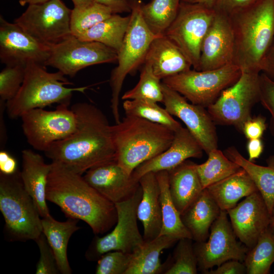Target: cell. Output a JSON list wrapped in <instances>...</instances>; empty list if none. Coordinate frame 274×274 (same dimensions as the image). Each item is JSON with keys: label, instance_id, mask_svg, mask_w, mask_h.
Instances as JSON below:
<instances>
[{"label": "cell", "instance_id": "5bb4252c", "mask_svg": "<svg viewBox=\"0 0 274 274\" xmlns=\"http://www.w3.org/2000/svg\"><path fill=\"white\" fill-rule=\"evenodd\" d=\"M118 53L113 49L99 42L86 41L72 35L51 47L45 66L58 70L65 76L74 77L86 67L117 61Z\"/></svg>", "mask_w": 274, "mask_h": 274}, {"label": "cell", "instance_id": "b9f144b4", "mask_svg": "<svg viewBox=\"0 0 274 274\" xmlns=\"http://www.w3.org/2000/svg\"><path fill=\"white\" fill-rule=\"evenodd\" d=\"M36 241L40 251L36 274H57L60 273L52 249L45 235L42 233Z\"/></svg>", "mask_w": 274, "mask_h": 274}, {"label": "cell", "instance_id": "60d3db41", "mask_svg": "<svg viewBox=\"0 0 274 274\" xmlns=\"http://www.w3.org/2000/svg\"><path fill=\"white\" fill-rule=\"evenodd\" d=\"M132 254L112 251L102 255L96 267V274H125Z\"/></svg>", "mask_w": 274, "mask_h": 274}, {"label": "cell", "instance_id": "d4e9b609", "mask_svg": "<svg viewBox=\"0 0 274 274\" xmlns=\"http://www.w3.org/2000/svg\"><path fill=\"white\" fill-rule=\"evenodd\" d=\"M167 172L170 196L181 214L203 189L196 170V163L186 160Z\"/></svg>", "mask_w": 274, "mask_h": 274}, {"label": "cell", "instance_id": "2e32d148", "mask_svg": "<svg viewBox=\"0 0 274 274\" xmlns=\"http://www.w3.org/2000/svg\"><path fill=\"white\" fill-rule=\"evenodd\" d=\"M163 103L173 116L179 118L207 154L218 148L216 124L206 108L190 103L181 94L162 82Z\"/></svg>", "mask_w": 274, "mask_h": 274}, {"label": "cell", "instance_id": "ab89813d", "mask_svg": "<svg viewBox=\"0 0 274 274\" xmlns=\"http://www.w3.org/2000/svg\"><path fill=\"white\" fill-rule=\"evenodd\" d=\"M26 66L6 65L0 73V97L5 102L17 94L24 79Z\"/></svg>", "mask_w": 274, "mask_h": 274}, {"label": "cell", "instance_id": "484cf974", "mask_svg": "<svg viewBox=\"0 0 274 274\" xmlns=\"http://www.w3.org/2000/svg\"><path fill=\"white\" fill-rule=\"evenodd\" d=\"M221 210L207 190L203 189L198 196L181 214L182 221L190 232L192 240L206 241L211 226Z\"/></svg>", "mask_w": 274, "mask_h": 274}, {"label": "cell", "instance_id": "7bdbcfd3", "mask_svg": "<svg viewBox=\"0 0 274 274\" xmlns=\"http://www.w3.org/2000/svg\"><path fill=\"white\" fill-rule=\"evenodd\" d=\"M260 102L270 115L269 130L274 137V81L263 73L260 74Z\"/></svg>", "mask_w": 274, "mask_h": 274}, {"label": "cell", "instance_id": "83f0119b", "mask_svg": "<svg viewBox=\"0 0 274 274\" xmlns=\"http://www.w3.org/2000/svg\"><path fill=\"white\" fill-rule=\"evenodd\" d=\"M78 221V219L69 218L66 221L60 222L51 215L42 218L43 233L53 251L59 270L62 274L72 273L67 249L70 237L80 229L77 225Z\"/></svg>", "mask_w": 274, "mask_h": 274}, {"label": "cell", "instance_id": "603a6c76", "mask_svg": "<svg viewBox=\"0 0 274 274\" xmlns=\"http://www.w3.org/2000/svg\"><path fill=\"white\" fill-rule=\"evenodd\" d=\"M143 194L138 205L137 216L144 228L145 242L160 235L162 225L160 190L156 173L149 172L139 179Z\"/></svg>", "mask_w": 274, "mask_h": 274}, {"label": "cell", "instance_id": "4316f807", "mask_svg": "<svg viewBox=\"0 0 274 274\" xmlns=\"http://www.w3.org/2000/svg\"><path fill=\"white\" fill-rule=\"evenodd\" d=\"M206 189L220 210L226 211L235 207L241 199L258 191L243 168Z\"/></svg>", "mask_w": 274, "mask_h": 274}, {"label": "cell", "instance_id": "ffe728a7", "mask_svg": "<svg viewBox=\"0 0 274 274\" xmlns=\"http://www.w3.org/2000/svg\"><path fill=\"white\" fill-rule=\"evenodd\" d=\"M94 189L114 203L126 200L136 192L139 181L112 161L88 170L83 176Z\"/></svg>", "mask_w": 274, "mask_h": 274}, {"label": "cell", "instance_id": "9c48e42d", "mask_svg": "<svg viewBox=\"0 0 274 274\" xmlns=\"http://www.w3.org/2000/svg\"><path fill=\"white\" fill-rule=\"evenodd\" d=\"M260 73L242 71L238 80L207 108L215 124L233 126L242 132L254 106L260 101Z\"/></svg>", "mask_w": 274, "mask_h": 274}, {"label": "cell", "instance_id": "74e56055", "mask_svg": "<svg viewBox=\"0 0 274 274\" xmlns=\"http://www.w3.org/2000/svg\"><path fill=\"white\" fill-rule=\"evenodd\" d=\"M113 14L110 8L96 2L85 7H74L71 15V33L77 37Z\"/></svg>", "mask_w": 274, "mask_h": 274}, {"label": "cell", "instance_id": "c3c4849f", "mask_svg": "<svg viewBox=\"0 0 274 274\" xmlns=\"http://www.w3.org/2000/svg\"><path fill=\"white\" fill-rule=\"evenodd\" d=\"M134 1L132 0H95V2L110 8L113 14L131 12Z\"/></svg>", "mask_w": 274, "mask_h": 274}, {"label": "cell", "instance_id": "8992f818", "mask_svg": "<svg viewBox=\"0 0 274 274\" xmlns=\"http://www.w3.org/2000/svg\"><path fill=\"white\" fill-rule=\"evenodd\" d=\"M0 211L14 241H35L43 233L41 217L19 171L10 175L0 173Z\"/></svg>", "mask_w": 274, "mask_h": 274}, {"label": "cell", "instance_id": "d6a6232c", "mask_svg": "<svg viewBox=\"0 0 274 274\" xmlns=\"http://www.w3.org/2000/svg\"><path fill=\"white\" fill-rule=\"evenodd\" d=\"M182 0H152L142 5L143 19L151 31L163 35L175 19Z\"/></svg>", "mask_w": 274, "mask_h": 274}, {"label": "cell", "instance_id": "d6986e66", "mask_svg": "<svg viewBox=\"0 0 274 274\" xmlns=\"http://www.w3.org/2000/svg\"><path fill=\"white\" fill-rule=\"evenodd\" d=\"M234 51V34L229 16L215 11L201 44L196 71L214 70L232 63Z\"/></svg>", "mask_w": 274, "mask_h": 274}, {"label": "cell", "instance_id": "44dd1931", "mask_svg": "<svg viewBox=\"0 0 274 274\" xmlns=\"http://www.w3.org/2000/svg\"><path fill=\"white\" fill-rule=\"evenodd\" d=\"M202 147L187 128L183 126L175 132L170 146L162 153L139 165L131 175L136 180L149 172L168 171L190 158H201Z\"/></svg>", "mask_w": 274, "mask_h": 274}, {"label": "cell", "instance_id": "52a82bcc", "mask_svg": "<svg viewBox=\"0 0 274 274\" xmlns=\"http://www.w3.org/2000/svg\"><path fill=\"white\" fill-rule=\"evenodd\" d=\"M142 3L134 1L129 24L121 46L118 52V65L112 72L111 109L116 123L120 122L119 96L123 82L144 63L149 47L158 36L148 27L142 16ZM160 36V35H159Z\"/></svg>", "mask_w": 274, "mask_h": 274}, {"label": "cell", "instance_id": "ee69618b", "mask_svg": "<svg viewBox=\"0 0 274 274\" xmlns=\"http://www.w3.org/2000/svg\"><path fill=\"white\" fill-rule=\"evenodd\" d=\"M266 128L265 118L261 115L251 117L244 124L242 133L248 139H259Z\"/></svg>", "mask_w": 274, "mask_h": 274}, {"label": "cell", "instance_id": "8d00e7d4", "mask_svg": "<svg viewBox=\"0 0 274 274\" xmlns=\"http://www.w3.org/2000/svg\"><path fill=\"white\" fill-rule=\"evenodd\" d=\"M154 73L151 65L144 62L137 84L122 96L123 100L139 99L163 102L162 82Z\"/></svg>", "mask_w": 274, "mask_h": 274}, {"label": "cell", "instance_id": "5b68a950", "mask_svg": "<svg viewBox=\"0 0 274 274\" xmlns=\"http://www.w3.org/2000/svg\"><path fill=\"white\" fill-rule=\"evenodd\" d=\"M72 85L58 71L48 72L45 66L30 63L26 65L23 82L15 96L6 102L9 117L20 118L25 113L53 104L70 105L74 92H84L87 87H67Z\"/></svg>", "mask_w": 274, "mask_h": 274}, {"label": "cell", "instance_id": "d590c367", "mask_svg": "<svg viewBox=\"0 0 274 274\" xmlns=\"http://www.w3.org/2000/svg\"><path fill=\"white\" fill-rule=\"evenodd\" d=\"M244 263L248 274L269 273L274 263V234L268 228L248 251Z\"/></svg>", "mask_w": 274, "mask_h": 274}, {"label": "cell", "instance_id": "4fadbf2b", "mask_svg": "<svg viewBox=\"0 0 274 274\" xmlns=\"http://www.w3.org/2000/svg\"><path fill=\"white\" fill-rule=\"evenodd\" d=\"M68 106L58 104L53 111L35 109L20 117L23 133L33 149L44 152L54 143L66 138L75 131L76 118Z\"/></svg>", "mask_w": 274, "mask_h": 274}, {"label": "cell", "instance_id": "1f68e13d", "mask_svg": "<svg viewBox=\"0 0 274 274\" xmlns=\"http://www.w3.org/2000/svg\"><path fill=\"white\" fill-rule=\"evenodd\" d=\"M156 175L160 190V200L162 218L160 235H170L179 239L182 238L192 239L190 232L183 224L181 214L172 199L169 189L168 172H158L156 173Z\"/></svg>", "mask_w": 274, "mask_h": 274}, {"label": "cell", "instance_id": "277c9868", "mask_svg": "<svg viewBox=\"0 0 274 274\" xmlns=\"http://www.w3.org/2000/svg\"><path fill=\"white\" fill-rule=\"evenodd\" d=\"M111 131L116 160L129 175L166 150L175 136V132L163 125L128 116L111 125Z\"/></svg>", "mask_w": 274, "mask_h": 274}, {"label": "cell", "instance_id": "f35d334b", "mask_svg": "<svg viewBox=\"0 0 274 274\" xmlns=\"http://www.w3.org/2000/svg\"><path fill=\"white\" fill-rule=\"evenodd\" d=\"M192 239L182 238L178 240L171 258L164 264L165 274H196L198 271L197 258Z\"/></svg>", "mask_w": 274, "mask_h": 274}, {"label": "cell", "instance_id": "30bf717a", "mask_svg": "<svg viewBox=\"0 0 274 274\" xmlns=\"http://www.w3.org/2000/svg\"><path fill=\"white\" fill-rule=\"evenodd\" d=\"M215 14L214 8L182 1L175 19L164 34L181 50L194 70L198 68L201 44Z\"/></svg>", "mask_w": 274, "mask_h": 274}, {"label": "cell", "instance_id": "7a4b0ae2", "mask_svg": "<svg viewBox=\"0 0 274 274\" xmlns=\"http://www.w3.org/2000/svg\"><path fill=\"white\" fill-rule=\"evenodd\" d=\"M46 190L47 200L68 218L81 220L95 234L109 231L117 221L115 203L91 187L82 175L52 162Z\"/></svg>", "mask_w": 274, "mask_h": 274}, {"label": "cell", "instance_id": "f1b7e54d", "mask_svg": "<svg viewBox=\"0 0 274 274\" xmlns=\"http://www.w3.org/2000/svg\"><path fill=\"white\" fill-rule=\"evenodd\" d=\"M224 153L247 172L270 214L274 204V156L268 158L266 166H262L245 158L234 146L227 148Z\"/></svg>", "mask_w": 274, "mask_h": 274}, {"label": "cell", "instance_id": "681fc988", "mask_svg": "<svg viewBox=\"0 0 274 274\" xmlns=\"http://www.w3.org/2000/svg\"><path fill=\"white\" fill-rule=\"evenodd\" d=\"M260 72L274 81V38L261 62Z\"/></svg>", "mask_w": 274, "mask_h": 274}, {"label": "cell", "instance_id": "836d02e7", "mask_svg": "<svg viewBox=\"0 0 274 274\" xmlns=\"http://www.w3.org/2000/svg\"><path fill=\"white\" fill-rule=\"evenodd\" d=\"M207 155L208 159L204 163L196 164V170L203 189L242 168L218 148Z\"/></svg>", "mask_w": 274, "mask_h": 274}, {"label": "cell", "instance_id": "cb8c5ba5", "mask_svg": "<svg viewBox=\"0 0 274 274\" xmlns=\"http://www.w3.org/2000/svg\"><path fill=\"white\" fill-rule=\"evenodd\" d=\"M144 62L150 64L154 74L162 80L189 70L192 66L181 50L164 35L153 40Z\"/></svg>", "mask_w": 274, "mask_h": 274}, {"label": "cell", "instance_id": "7dc6e473", "mask_svg": "<svg viewBox=\"0 0 274 274\" xmlns=\"http://www.w3.org/2000/svg\"><path fill=\"white\" fill-rule=\"evenodd\" d=\"M17 163L7 151L1 150L0 151V173L10 175L17 172Z\"/></svg>", "mask_w": 274, "mask_h": 274}, {"label": "cell", "instance_id": "e575fe53", "mask_svg": "<svg viewBox=\"0 0 274 274\" xmlns=\"http://www.w3.org/2000/svg\"><path fill=\"white\" fill-rule=\"evenodd\" d=\"M123 108L126 116L163 125L175 132L182 127L165 108L159 106L157 102L139 99L125 100Z\"/></svg>", "mask_w": 274, "mask_h": 274}, {"label": "cell", "instance_id": "e0dca14e", "mask_svg": "<svg viewBox=\"0 0 274 274\" xmlns=\"http://www.w3.org/2000/svg\"><path fill=\"white\" fill-rule=\"evenodd\" d=\"M51 47L39 42L15 22L0 17V60L8 66L30 63L45 66Z\"/></svg>", "mask_w": 274, "mask_h": 274}, {"label": "cell", "instance_id": "f907efd6", "mask_svg": "<svg viewBox=\"0 0 274 274\" xmlns=\"http://www.w3.org/2000/svg\"><path fill=\"white\" fill-rule=\"evenodd\" d=\"M263 144L260 138L248 140L247 144L248 160L253 162L258 158L263 151Z\"/></svg>", "mask_w": 274, "mask_h": 274}, {"label": "cell", "instance_id": "ac0fdd59", "mask_svg": "<svg viewBox=\"0 0 274 274\" xmlns=\"http://www.w3.org/2000/svg\"><path fill=\"white\" fill-rule=\"evenodd\" d=\"M227 212L237 238L249 250L268 228L270 214L259 191L245 197Z\"/></svg>", "mask_w": 274, "mask_h": 274}, {"label": "cell", "instance_id": "db71d44e", "mask_svg": "<svg viewBox=\"0 0 274 274\" xmlns=\"http://www.w3.org/2000/svg\"><path fill=\"white\" fill-rule=\"evenodd\" d=\"M50 0H19V3L21 6H24L25 5L38 4L45 3Z\"/></svg>", "mask_w": 274, "mask_h": 274}, {"label": "cell", "instance_id": "7c38bea8", "mask_svg": "<svg viewBox=\"0 0 274 274\" xmlns=\"http://www.w3.org/2000/svg\"><path fill=\"white\" fill-rule=\"evenodd\" d=\"M72 10L61 0L28 5L14 22L42 43L51 47L72 35Z\"/></svg>", "mask_w": 274, "mask_h": 274}, {"label": "cell", "instance_id": "816d5d0a", "mask_svg": "<svg viewBox=\"0 0 274 274\" xmlns=\"http://www.w3.org/2000/svg\"><path fill=\"white\" fill-rule=\"evenodd\" d=\"M183 1L191 3L199 4L204 5L207 7L214 8V7L215 5V3L217 0H182Z\"/></svg>", "mask_w": 274, "mask_h": 274}, {"label": "cell", "instance_id": "f5cc1de1", "mask_svg": "<svg viewBox=\"0 0 274 274\" xmlns=\"http://www.w3.org/2000/svg\"><path fill=\"white\" fill-rule=\"evenodd\" d=\"M75 8L85 7L92 4L95 0H72Z\"/></svg>", "mask_w": 274, "mask_h": 274}, {"label": "cell", "instance_id": "bcb514c9", "mask_svg": "<svg viewBox=\"0 0 274 274\" xmlns=\"http://www.w3.org/2000/svg\"><path fill=\"white\" fill-rule=\"evenodd\" d=\"M206 274H245L247 270L244 263L236 260H230L217 266L216 268L206 271Z\"/></svg>", "mask_w": 274, "mask_h": 274}, {"label": "cell", "instance_id": "8fae6325", "mask_svg": "<svg viewBox=\"0 0 274 274\" xmlns=\"http://www.w3.org/2000/svg\"><path fill=\"white\" fill-rule=\"evenodd\" d=\"M142 194L140 185L130 198L115 203L117 213L116 225L108 234L95 238L86 252L88 260L99 259L102 255L112 251L132 254L143 245L145 241L137 223V209Z\"/></svg>", "mask_w": 274, "mask_h": 274}, {"label": "cell", "instance_id": "f6af8a7d", "mask_svg": "<svg viewBox=\"0 0 274 274\" xmlns=\"http://www.w3.org/2000/svg\"><path fill=\"white\" fill-rule=\"evenodd\" d=\"M257 0H217L214 10L228 16L244 9L255 3Z\"/></svg>", "mask_w": 274, "mask_h": 274}, {"label": "cell", "instance_id": "3957f363", "mask_svg": "<svg viewBox=\"0 0 274 274\" xmlns=\"http://www.w3.org/2000/svg\"><path fill=\"white\" fill-rule=\"evenodd\" d=\"M229 18L234 38L232 63L242 71L260 73L274 38V0H257Z\"/></svg>", "mask_w": 274, "mask_h": 274}, {"label": "cell", "instance_id": "11a10c76", "mask_svg": "<svg viewBox=\"0 0 274 274\" xmlns=\"http://www.w3.org/2000/svg\"><path fill=\"white\" fill-rule=\"evenodd\" d=\"M268 229L273 234H274V204L270 213Z\"/></svg>", "mask_w": 274, "mask_h": 274}, {"label": "cell", "instance_id": "f546056e", "mask_svg": "<svg viewBox=\"0 0 274 274\" xmlns=\"http://www.w3.org/2000/svg\"><path fill=\"white\" fill-rule=\"evenodd\" d=\"M179 239L170 235H159L147 242L132 253L129 266L125 274H158L163 273L164 264L159 258L161 251L177 243Z\"/></svg>", "mask_w": 274, "mask_h": 274}, {"label": "cell", "instance_id": "6da1fadb", "mask_svg": "<svg viewBox=\"0 0 274 274\" xmlns=\"http://www.w3.org/2000/svg\"><path fill=\"white\" fill-rule=\"evenodd\" d=\"M76 118L75 131L44 152L52 162L82 175L88 170L116 160L111 125L105 114L87 102L71 108Z\"/></svg>", "mask_w": 274, "mask_h": 274}, {"label": "cell", "instance_id": "ba28073f", "mask_svg": "<svg viewBox=\"0 0 274 274\" xmlns=\"http://www.w3.org/2000/svg\"><path fill=\"white\" fill-rule=\"evenodd\" d=\"M241 69L233 63L207 71L191 69L167 77L162 82L190 102L207 108L225 89L239 78Z\"/></svg>", "mask_w": 274, "mask_h": 274}, {"label": "cell", "instance_id": "9a60e30c", "mask_svg": "<svg viewBox=\"0 0 274 274\" xmlns=\"http://www.w3.org/2000/svg\"><path fill=\"white\" fill-rule=\"evenodd\" d=\"M210 231L206 241L193 244L198 269L202 273L230 260L244 261L249 249L237 240L227 211L221 210Z\"/></svg>", "mask_w": 274, "mask_h": 274}, {"label": "cell", "instance_id": "7402d4cb", "mask_svg": "<svg viewBox=\"0 0 274 274\" xmlns=\"http://www.w3.org/2000/svg\"><path fill=\"white\" fill-rule=\"evenodd\" d=\"M51 168L52 163L47 164L41 155L30 149L22 151L20 177L42 218L51 215L47 205L46 190Z\"/></svg>", "mask_w": 274, "mask_h": 274}, {"label": "cell", "instance_id": "4dcf8cb0", "mask_svg": "<svg viewBox=\"0 0 274 274\" xmlns=\"http://www.w3.org/2000/svg\"><path fill=\"white\" fill-rule=\"evenodd\" d=\"M130 19V15L122 16L113 14L76 37L82 41L100 43L118 53L128 28Z\"/></svg>", "mask_w": 274, "mask_h": 274}]
</instances>
